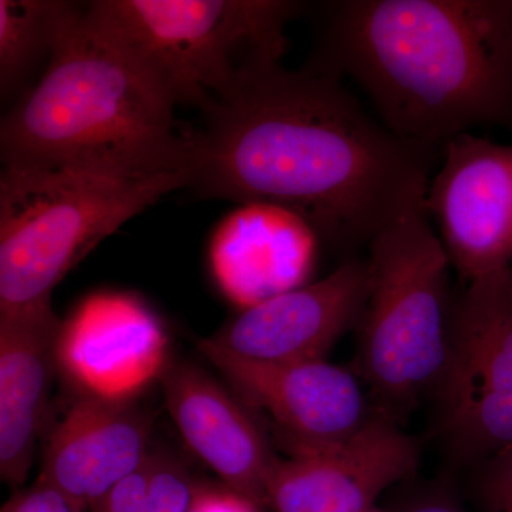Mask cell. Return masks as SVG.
Segmentation results:
<instances>
[{
    "instance_id": "obj_1",
    "label": "cell",
    "mask_w": 512,
    "mask_h": 512,
    "mask_svg": "<svg viewBox=\"0 0 512 512\" xmlns=\"http://www.w3.org/2000/svg\"><path fill=\"white\" fill-rule=\"evenodd\" d=\"M191 131L198 197L295 212L322 241L367 244L424 207L443 150L396 136L343 80L282 64L205 111Z\"/></svg>"
},
{
    "instance_id": "obj_2",
    "label": "cell",
    "mask_w": 512,
    "mask_h": 512,
    "mask_svg": "<svg viewBox=\"0 0 512 512\" xmlns=\"http://www.w3.org/2000/svg\"><path fill=\"white\" fill-rule=\"evenodd\" d=\"M306 66L360 87L396 136L443 150L512 126V2L338 0Z\"/></svg>"
},
{
    "instance_id": "obj_3",
    "label": "cell",
    "mask_w": 512,
    "mask_h": 512,
    "mask_svg": "<svg viewBox=\"0 0 512 512\" xmlns=\"http://www.w3.org/2000/svg\"><path fill=\"white\" fill-rule=\"evenodd\" d=\"M150 74L70 5L39 82L0 124L3 165L120 175L185 174L190 133Z\"/></svg>"
},
{
    "instance_id": "obj_4",
    "label": "cell",
    "mask_w": 512,
    "mask_h": 512,
    "mask_svg": "<svg viewBox=\"0 0 512 512\" xmlns=\"http://www.w3.org/2000/svg\"><path fill=\"white\" fill-rule=\"evenodd\" d=\"M89 19L173 101L205 113L279 66L293 0H96Z\"/></svg>"
},
{
    "instance_id": "obj_5",
    "label": "cell",
    "mask_w": 512,
    "mask_h": 512,
    "mask_svg": "<svg viewBox=\"0 0 512 512\" xmlns=\"http://www.w3.org/2000/svg\"><path fill=\"white\" fill-rule=\"evenodd\" d=\"M188 187L185 174L120 175L3 165L0 315L52 305L64 276L121 225Z\"/></svg>"
},
{
    "instance_id": "obj_6",
    "label": "cell",
    "mask_w": 512,
    "mask_h": 512,
    "mask_svg": "<svg viewBox=\"0 0 512 512\" xmlns=\"http://www.w3.org/2000/svg\"><path fill=\"white\" fill-rule=\"evenodd\" d=\"M370 289L359 322V375L373 412L399 421L434 392L448 343L450 259L424 207L404 212L369 244Z\"/></svg>"
},
{
    "instance_id": "obj_7",
    "label": "cell",
    "mask_w": 512,
    "mask_h": 512,
    "mask_svg": "<svg viewBox=\"0 0 512 512\" xmlns=\"http://www.w3.org/2000/svg\"><path fill=\"white\" fill-rule=\"evenodd\" d=\"M434 393L440 433L464 463L512 446V269L468 281L450 311Z\"/></svg>"
},
{
    "instance_id": "obj_8",
    "label": "cell",
    "mask_w": 512,
    "mask_h": 512,
    "mask_svg": "<svg viewBox=\"0 0 512 512\" xmlns=\"http://www.w3.org/2000/svg\"><path fill=\"white\" fill-rule=\"evenodd\" d=\"M424 210L439 227L450 264L467 281L512 261V146L473 133L443 148Z\"/></svg>"
},
{
    "instance_id": "obj_9",
    "label": "cell",
    "mask_w": 512,
    "mask_h": 512,
    "mask_svg": "<svg viewBox=\"0 0 512 512\" xmlns=\"http://www.w3.org/2000/svg\"><path fill=\"white\" fill-rule=\"evenodd\" d=\"M419 461L417 441L375 413L336 446L276 461L266 503L276 512H367L387 488L412 477Z\"/></svg>"
},
{
    "instance_id": "obj_10",
    "label": "cell",
    "mask_w": 512,
    "mask_h": 512,
    "mask_svg": "<svg viewBox=\"0 0 512 512\" xmlns=\"http://www.w3.org/2000/svg\"><path fill=\"white\" fill-rule=\"evenodd\" d=\"M369 289V261L352 259L318 282L242 311L200 342L249 362L323 360L346 330L359 325Z\"/></svg>"
},
{
    "instance_id": "obj_11",
    "label": "cell",
    "mask_w": 512,
    "mask_h": 512,
    "mask_svg": "<svg viewBox=\"0 0 512 512\" xmlns=\"http://www.w3.org/2000/svg\"><path fill=\"white\" fill-rule=\"evenodd\" d=\"M168 338L160 320L126 293L89 296L64 320L57 367L82 396L131 402L167 367Z\"/></svg>"
},
{
    "instance_id": "obj_12",
    "label": "cell",
    "mask_w": 512,
    "mask_h": 512,
    "mask_svg": "<svg viewBox=\"0 0 512 512\" xmlns=\"http://www.w3.org/2000/svg\"><path fill=\"white\" fill-rule=\"evenodd\" d=\"M198 349L247 402L271 414L292 454L336 446L375 414L357 377L325 359L271 365L238 359L201 342Z\"/></svg>"
},
{
    "instance_id": "obj_13",
    "label": "cell",
    "mask_w": 512,
    "mask_h": 512,
    "mask_svg": "<svg viewBox=\"0 0 512 512\" xmlns=\"http://www.w3.org/2000/svg\"><path fill=\"white\" fill-rule=\"evenodd\" d=\"M151 417L131 402L82 396L47 440L36 483L77 511L92 510L111 487L146 463Z\"/></svg>"
},
{
    "instance_id": "obj_14",
    "label": "cell",
    "mask_w": 512,
    "mask_h": 512,
    "mask_svg": "<svg viewBox=\"0 0 512 512\" xmlns=\"http://www.w3.org/2000/svg\"><path fill=\"white\" fill-rule=\"evenodd\" d=\"M319 241L315 229L295 212L241 204L212 235V274L229 301L247 311L308 285Z\"/></svg>"
},
{
    "instance_id": "obj_15",
    "label": "cell",
    "mask_w": 512,
    "mask_h": 512,
    "mask_svg": "<svg viewBox=\"0 0 512 512\" xmlns=\"http://www.w3.org/2000/svg\"><path fill=\"white\" fill-rule=\"evenodd\" d=\"M165 404L187 446L229 490L266 503L276 458L247 410L217 380L191 363L165 370Z\"/></svg>"
},
{
    "instance_id": "obj_16",
    "label": "cell",
    "mask_w": 512,
    "mask_h": 512,
    "mask_svg": "<svg viewBox=\"0 0 512 512\" xmlns=\"http://www.w3.org/2000/svg\"><path fill=\"white\" fill-rule=\"evenodd\" d=\"M52 305L0 315V476L25 483L57 366Z\"/></svg>"
},
{
    "instance_id": "obj_17",
    "label": "cell",
    "mask_w": 512,
    "mask_h": 512,
    "mask_svg": "<svg viewBox=\"0 0 512 512\" xmlns=\"http://www.w3.org/2000/svg\"><path fill=\"white\" fill-rule=\"evenodd\" d=\"M72 2L0 0V94L9 100L25 89L40 64H49Z\"/></svg>"
},
{
    "instance_id": "obj_18",
    "label": "cell",
    "mask_w": 512,
    "mask_h": 512,
    "mask_svg": "<svg viewBox=\"0 0 512 512\" xmlns=\"http://www.w3.org/2000/svg\"><path fill=\"white\" fill-rule=\"evenodd\" d=\"M197 485L175 463L151 456V477L146 512H188Z\"/></svg>"
},
{
    "instance_id": "obj_19",
    "label": "cell",
    "mask_w": 512,
    "mask_h": 512,
    "mask_svg": "<svg viewBox=\"0 0 512 512\" xmlns=\"http://www.w3.org/2000/svg\"><path fill=\"white\" fill-rule=\"evenodd\" d=\"M477 500L483 512H512V446L477 464Z\"/></svg>"
},
{
    "instance_id": "obj_20",
    "label": "cell",
    "mask_w": 512,
    "mask_h": 512,
    "mask_svg": "<svg viewBox=\"0 0 512 512\" xmlns=\"http://www.w3.org/2000/svg\"><path fill=\"white\" fill-rule=\"evenodd\" d=\"M151 477V454L146 463L111 487L93 512H146Z\"/></svg>"
},
{
    "instance_id": "obj_21",
    "label": "cell",
    "mask_w": 512,
    "mask_h": 512,
    "mask_svg": "<svg viewBox=\"0 0 512 512\" xmlns=\"http://www.w3.org/2000/svg\"><path fill=\"white\" fill-rule=\"evenodd\" d=\"M0 512H80L53 488L35 483L29 490L13 495Z\"/></svg>"
},
{
    "instance_id": "obj_22",
    "label": "cell",
    "mask_w": 512,
    "mask_h": 512,
    "mask_svg": "<svg viewBox=\"0 0 512 512\" xmlns=\"http://www.w3.org/2000/svg\"><path fill=\"white\" fill-rule=\"evenodd\" d=\"M190 512H259L258 504L235 491L198 487Z\"/></svg>"
},
{
    "instance_id": "obj_23",
    "label": "cell",
    "mask_w": 512,
    "mask_h": 512,
    "mask_svg": "<svg viewBox=\"0 0 512 512\" xmlns=\"http://www.w3.org/2000/svg\"><path fill=\"white\" fill-rule=\"evenodd\" d=\"M390 512H463L447 490L431 488L404 501Z\"/></svg>"
},
{
    "instance_id": "obj_24",
    "label": "cell",
    "mask_w": 512,
    "mask_h": 512,
    "mask_svg": "<svg viewBox=\"0 0 512 512\" xmlns=\"http://www.w3.org/2000/svg\"><path fill=\"white\" fill-rule=\"evenodd\" d=\"M367 512H390V511L382 510V508H379L376 505V507H373L372 510L367 511Z\"/></svg>"
}]
</instances>
